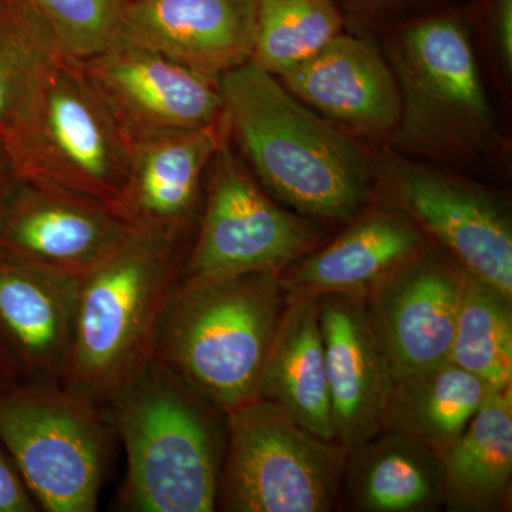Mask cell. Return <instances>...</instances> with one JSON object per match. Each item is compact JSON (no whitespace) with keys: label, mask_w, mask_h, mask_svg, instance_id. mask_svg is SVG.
<instances>
[{"label":"cell","mask_w":512,"mask_h":512,"mask_svg":"<svg viewBox=\"0 0 512 512\" xmlns=\"http://www.w3.org/2000/svg\"><path fill=\"white\" fill-rule=\"evenodd\" d=\"M376 37L400 96L399 126L387 147L473 177L507 171L511 138L491 97L464 5L451 0Z\"/></svg>","instance_id":"6da1fadb"},{"label":"cell","mask_w":512,"mask_h":512,"mask_svg":"<svg viewBox=\"0 0 512 512\" xmlns=\"http://www.w3.org/2000/svg\"><path fill=\"white\" fill-rule=\"evenodd\" d=\"M220 83L229 144L272 198L315 224H348L372 204V146L332 126L254 62Z\"/></svg>","instance_id":"7a4b0ae2"},{"label":"cell","mask_w":512,"mask_h":512,"mask_svg":"<svg viewBox=\"0 0 512 512\" xmlns=\"http://www.w3.org/2000/svg\"><path fill=\"white\" fill-rule=\"evenodd\" d=\"M281 275L178 279L151 356L221 413L254 400L286 308Z\"/></svg>","instance_id":"3957f363"},{"label":"cell","mask_w":512,"mask_h":512,"mask_svg":"<svg viewBox=\"0 0 512 512\" xmlns=\"http://www.w3.org/2000/svg\"><path fill=\"white\" fill-rule=\"evenodd\" d=\"M201 399L150 356L104 407L127 456L121 505L137 512H211L218 507L221 436Z\"/></svg>","instance_id":"277c9868"},{"label":"cell","mask_w":512,"mask_h":512,"mask_svg":"<svg viewBox=\"0 0 512 512\" xmlns=\"http://www.w3.org/2000/svg\"><path fill=\"white\" fill-rule=\"evenodd\" d=\"M183 245L134 231L80 279L63 386L104 409L140 372L151 356L158 316L180 279Z\"/></svg>","instance_id":"5b68a950"},{"label":"cell","mask_w":512,"mask_h":512,"mask_svg":"<svg viewBox=\"0 0 512 512\" xmlns=\"http://www.w3.org/2000/svg\"><path fill=\"white\" fill-rule=\"evenodd\" d=\"M373 201L399 211L468 275L512 299L507 192L427 161L373 147Z\"/></svg>","instance_id":"8992f818"},{"label":"cell","mask_w":512,"mask_h":512,"mask_svg":"<svg viewBox=\"0 0 512 512\" xmlns=\"http://www.w3.org/2000/svg\"><path fill=\"white\" fill-rule=\"evenodd\" d=\"M6 148L18 177L76 192L119 212L133 141L80 60L66 57L57 66L25 126Z\"/></svg>","instance_id":"52a82bcc"},{"label":"cell","mask_w":512,"mask_h":512,"mask_svg":"<svg viewBox=\"0 0 512 512\" xmlns=\"http://www.w3.org/2000/svg\"><path fill=\"white\" fill-rule=\"evenodd\" d=\"M227 456L218 504L234 512H328L342 494L348 448L320 439L276 404L225 413Z\"/></svg>","instance_id":"ba28073f"},{"label":"cell","mask_w":512,"mask_h":512,"mask_svg":"<svg viewBox=\"0 0 512 512\" xmlns=\"http://www.w3.org/2000/svg\"><path fill=\"white\" fill-rule=\"evenodd\" d=\"M109 427L100 406L59 382L35 380L0 396V439L45 511H96Z\"/></svg>","instance_id":"9c48e42d"},{"label":"cell","mask_w":512,"mask_h":512,"mask_svg":"<svg viewBox=\"0 0 512 512\" xmlns=\"http://www.w3.org/2000/svg\"><path fill=\"white\" fill-rule=\"evenodd\" d=\"M320 241L318 224L272 198L225 138L208 167L197 238L180 279L281 275Z\"/></svg>","instance_id":"30bf717a"},{"label":"cell","mask_w":512,"mask_h":512,"mask_svg":"<svg viewBox=\"0 0 512 512\" xmlns=\"http://www.w3.org/2000/svg\"><path fill=\"white\" fill-rule=\"evenodd\" d=\"M82 66L133 143L222 121L220 79L150 47L119 40Z\"/></svg>","instance_id":"8fae6325"},{"label":"cell","mask_w":512,"mask_h":512,"mask_svg":"<svg viewBox=\"0 0 512 512\" xmlns=\"http://www.w3.org/2000/svg\"><path fill=\"white\" fill-rule=\"evenodd\" d=\"M134 231L103 202L18 177L0 214V251L82 279Z\"/></svg>","instance_id":"7c38bea8"},{"label":"cell","mask_w":512,"mask_h":512,"mask_svg":"<svg viewBox=\"0 0 512 512\" xmlns=\"http://www.w3.org/2000/svg\"><path fill=\"white\" fill-rule=\"evenodd\" d=\"M464 276L429 242L363 298L396 380L448 362Z\"/></svg>","instance_id":"4fadbf2b"},{"label":"cell","mask_w":512,"mask_h":512,"mask_svg":"<svg viewBox=\"0 0 512 512\" xmlns=\"http://www.w3.org/2000/svg\"><path fill=\"white\" fill-rule=\"evenodd\" d=\"M278 79L309 109L367 146H387L399 126V87L376 36L345 30Z\"/></svg>","instance_id":"5bb4252c"},{"label":"cell","mask_w":512,"mask_h":512,"mask_svg":"<svg viewBox=\"0 0 512 512\" xmlns=\"http://www.w3.org/2000/svg\"><path fill=\"white\" fill-rule=\"evenodd\" d=\"M224 123L134 141L119 212L136 231L184 244L200 220L205 178Z\"/></svg>","instance_id":"9a60e30c"},{"label":"cell","mask_w":512,"mask_h":512,"mask_svg":"<svg viewBox=\"0 0 512 512\" xmlns=\"http://www.w3.org/2000/svg\"><path fill=\"white\" fill-rule=\"evenodd\" d=\"M319 323L335 439L352 451L382 433L396 377L362 298L322 296Z\"/></svg>","instance_id":"2e32d148"},{"label":"cell","mask_w":512,"mask_h":512,"mask_svg":"<svg viewBox=\"0 0 512 512\" xmlns=\"http://www.w3.org/2000/svg\"><path fill=\"white\" fill-rule=\"evenodd\" d=\"M255 0H131L119 40L221 79L251 62Z\"/></svg>","instance_id":"e0dca14e"},{"label":"cell","mask_w":512,"mask_h":512,"mask_svg":"<svg viewBox=\"0 0 512 512\" xmlns=\"http://www.w3.org/2000/svg\"><path fill=\"white\" fill-rule=\"evenodd\" d=\"M427 244L409 218L373 201L330 244L303 256L279 278L286 299L332 295L363 299Z\"/></svg>","instance_id":"ac0fdd59"},{"label":"cell","mask_w":512,"mask_h":512,"mask_svg":"<svg viewBox=\"0 0 512 512\" xmlns=\"http://www.w3.org/2000/svg\"><path fill=\"white\" fill-rule=\"evenodd\" d=\"M80 279L0 251V332L35 380L62 383Z\"/></svg>","instance_id":"d6986e66"},{"label":"cell","mask_w":512,"mask_h":512,"mask_svg":"<svg viewBox=\"0 0 512 512\" xmlns=\"http://www.w3.org/2000/svg\"><path fill=\"white\" fill-rule=\"evenodd\" d=\"M255 399L276 404L303 429L336 441L333 430L319 298L286 299V308Z\"/></svg>","instance_id":"ffe728a7"},{"label":"cell","mask_w":512,"mask_h":512,"mask_svg":"<svg viewBox=\"0 0 512 512\" xmlns=\"http://www.w3.org/2000/svg\"><path fill=\"white\" fill-rule=\"evenodd\" d=\"M342 490L353 511H437L444 507L443 467L420 441L382 431L349 451Z\"/></svg>","instance_id":"44dd1931"},{"label":"cell","mask_w":512,"mask_h":512,"mask_svg":"<svg viewBox=\"0 0 512 512\" xmlns=\"http://www.w3.org/2000/svg\"><path fill=\"white\" fill-rule=\"evenodd\" d=\"M440 461L448 511L498 512L510 507L511 387L490 393Z\"/></svg>","instance_id":"7402d4cb"},{"label":"cell","mask_w":512,"mask_h":512,"mask_svg":"<svg viewBox=\"0 0 512 512\" xmlns=\"http://www.w3.org/2000/svg\"><path fill=\"white\" fill-rule=\"evenodd\" d=\"M491 392L483 380L450 360L400 377L384 407L382 431L420 441L440 458Z\"/></svg>","instance_id":"603a6c76"},{"label":"cell","mask_w":512,"mask_h":512,"mask_svg":"<svg viewBox=\"0 0 512 512\" xmlns=\"http://www.w3.org/2000/svg\"><path fill=\"white\" fill-rule=\"evenodd\" d=\"M66 53L32 0H0V140L25 126Z\"/></svg>","instance_id":"cb8c5ba5"},{"label":"cell","mask_w":512,"mask_h":512,"mask_svg":"<svg viewBox=\"0 0 512 512\" xmlns=\"http://www.w3.org/2000/svg\"><path fill=\"white\" fill-rule=\"evenodd\" d=\"M511 301L466 272L448 360L494 392L512 386Z\"/></svg>","instance_id":"d4e9b609"},{"label":"cell","mask_w":512,"mask_h":512,"mask_svg":"<svg viewBox=\"0 0 512 512\" xmlns=\"http://www.w3.org/2000/svg\"><path fill=\"white\" fill-rule=\"evenodd\" d=\"M255 40L251 62L284 76L345 32L333 0H255Z\"/></svg>","instance_id":"484cf974"},{"label":"cell","mask_w":512,"mask_h":512,"mask_svg":"<svg viewBox=\"0 0 512 512\" xmlns=\"http://www.w3.org/2000/svg\"><path fill=\"white\" fill-rule=\"evenodd\" d=\"M131 0H32L63 52L86 60L119 42Z\"/></svg>","instance_id":"4316f807"},{"label":"cell","mask_w":512,"mask_h":512,"mask_svg":"<svg viewBox=\"0 0 512 512\" xmlns=\"http://www.w3.org/2000/svg\"><path fill=\"white\" fill-rule=\"evenodd\" d=\"M464 12L488 83L511 109L512 0H471Z\"/></svg>","instance_id":"83f0119b"},{"label":"cell","mask_w":512,"mask_h":512,"mask_svg":"<svg viewBox=\"0 0 512 512\" xmlns=\"http://www.w3.org/2000/svg\"><path fill=\"white\" fill-rule=\"evenodd\" d=\"M345 30L355 35L377 36L384 30L420 18L451 0H333Z\"/></svg>","instance_id":"f1b7e54d"},{"label":"cell","mask_w":512,"mask_h":512,"mask_svg":"<svg viewBox=\"0 0 512 512\" xmlns=\"http://www.w3.org/2000/svg\"><path fill=\"white\" fill-rule=\"evenodd\" d=\"M0 454V512H33L36 503Z\"/></svg>","instance_id":"f546056e"},{"label":"cell","mask_w":512,"mask_h":512,"mask_svg":"<svg viewBox=\"0 0 512 512\" xmlns=\"http://www.w3.org/2000/svg\"><path fill=\"white\" fill-rule=\"evenodd\" d=\"M16 180H18V174H16L15 165L10 158L8 148L0 140V214Z\"/></svg>","instance_id":"4dcf8cb0"}]
</instances>
